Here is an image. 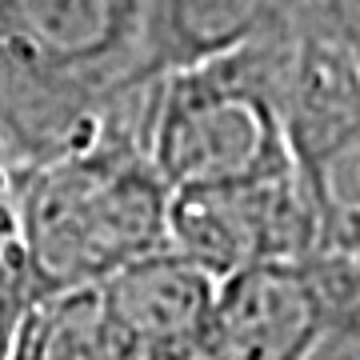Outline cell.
I'll list each match as a JSON object with an SVG mask.
<instances>
[{
  "mask_svg": "<svg viewBox=\"0 0 360 360\" xmlns=\"http://www.w3.org/2000/svg\"><path fill=\"white\" fill-rule=\"evenodd\" d=\"M40 296L28 284V272L16 257V248H8L0 257V360H16V345L25 333V321Z\"/></svg>",
  "mask_w": 360,
  "mask_h": 360,
  "instance_id": "11",
  "label": "cell"
},
{
  "mask_svg": "<svg viewBox=\"0 0 360 360\" xmlns=\"http://www.w3.org/2000/svg\"><path fill=\"white\" fill-rule=\"evenodd\" d=\"M168 248L188 257L208 276L300 264L316 257V229L292 172L240 184L180 188L168 196Z\"/></svg>",
  "mask_w": 360,
  "mask_h": 360,
  "instance_id": "5",
  "label": "cell"
},
{
  "mask_svg": "<svg viewBox=\"0 0 360 360\" xmlns=\"http://www.w3.org/2000/svg\"><path fill=\"white\" fill-rule=\"evenodd\" d=\"M156 80L148 0H0V160L16 176L148 129Z\"/></svg>",
  "mask_w": 360,
  "mask_h": 360,
  "instance_id": "1",
  "label": "cell"
},
{
  "mask_svg": "<svg viewBox=\"0 0 360 360\" xmlns=\"http://www.w3.org/2000/svg\"><path fill=\"white\" fill-rule=\"evenodd\" d=\"M321 312L316 264H257L217 281L193 360H292Z\"/></svg>",
  "mask_w": 360,
  "mask_h": 360,
  "instance_id": "6",
  "label": "cell"
},
{
  "mask_svg": "<svg viewBox=\"0 0 360 360\" xmlns=\"http://www.w3.org/2000/svg\"><path fill=\"white\" fill-rule=\"evenodd\" d=\"M168 184L148 129H120L16 176L13 248L37 296L96 288L168 248Z\"/></svg>",
  "mask_w": 360,
  "mask_h": 360,
  "instance_id": "2",
  "label": "cell"
},
{
  "mask_svg": "<svg viewBox=\"0 0 360 360\" xmlns=\"http://www.w3.org/2000/svg\"><path fill=\"white\" fill-rule=\"evenodd\" d=\"M321 312L292 360H360V260L312 257Z\"/></svg>",
  "mask_w": 360,
  "mask_h": 360,
  "instance_id": "10",
  "label": "cell"
},
{
  "mask_svg": "<svg viewBox=\"0 0 360 360\" xmlns=\"http://www.w3.org/2000/svg\"><path fill=\"white\" fill-rule=\"evenodd\" d=\"M288 0H148V37L160 77L220 56L284 25Z\"/></svg>",
  "mask_w": 360,
  "mask_h": 360,
  "instance_id": "8",
  "label": "cell"
},
{
  "mask_svg": "<svg viewBox=\"0 0 360 360\" xmlns=\"http://www.w3.org/2000/svg\"><path fill=\"white\" fill-rule=\"evenodd\" d=\"M96 288L112 316L129 328L144 360H193L212 312L217 276L172 248H160L132 260Z\"/></svg>",
  "mask_w": 360,
  "mask_h": 360,
  "instance_id": "7",
  "label": "cell"
},
{
  "mask_svg": "<svg viewBox=\"0 0 360 360\" xmlns=\"http://www.w3.org/2000/svg\"><path fill=\"white\" fill-rule=\"evenodd\" d=\"M288 16L324 32L360 68V0H288Z\"/></svg>",
  "mask_w": 360,
  "mask_h": 360,
  "instance_id": "12",
  "label": "cell"
},
{
  "mask_svg": "<svg viewBox=\"0 0 360 360\" xmlns=\"http://www.w3.org/2000/svg\"><path fill=\"white\" fill-rule=\"evenodd\" d=\"M284 28L288 16L240 49L193 60L156 80L148 160L168 193L292 172L281 116Z\"/></svg>",
  "mask_w": 360,
  "mask_h": 360,
  "instance_id": "3",
  "label": "cell"
},
{
  "mask_svg": "<svg viewBox=\"0 0 360 360\" xmlns=\"http://www.w3.org/2000/svg\"><path fill=\"white\" fill-rule=\"evenodd\" d=\"M281 116L316 257L360 260V68L340 44L288 16Z\"/></svg>",
  "mask_w": 360,
  "mask_h": 360,
  "instance_id": "4",
  "label": "cell"
},
{
  "mask_svg": "<svg viewBox=\"0 0 360 360\" xmlns=\"http://www.w3.org/2000/svg\"><path fill=\"white\" fill-rule=\"evenodd\" d=\"M16 360H144L101 288L40 296L25 321Z\"/></svg>",
  "mask_w": 360,
  "mask_h": 360,
  "instance_id": "9",
  "label": "cell"
}]
</instances>
